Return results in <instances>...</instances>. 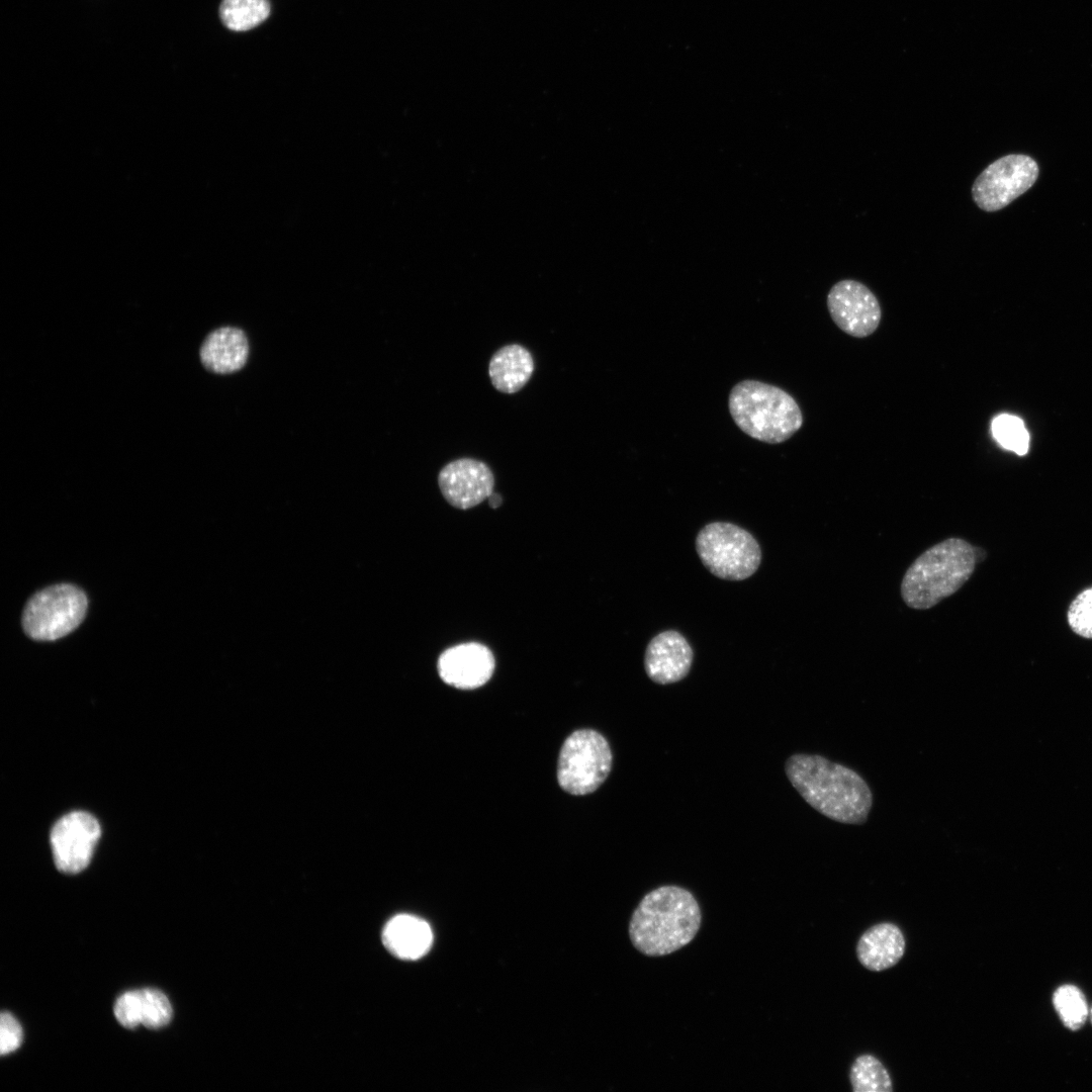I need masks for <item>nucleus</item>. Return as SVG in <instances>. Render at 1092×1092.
I'll use <instances>...</instances> for the list:
<instances>
[{
	"mask_svg": "<svg viewBox=\"0 0 1092 1092\" xmlns=\"http://www.w3.org/2000/svg\"><path fill=\"white\" fill-rule=\"evenodd\" d=\"M172 1006L168 998L156 989L128 991L120 995L114 1005L117 1021L126 1028L144 1025L160 1028L172 1018Z\"/></svg>",
	"mask_w": 1092,
	"mask_h": 1092,
	"instance_id": "14",
	"label": "nucleus"
},
{
	"mask_svg": "<svg viewBox=\"0 0 1092 1092\" xmlns=\"http://www.w3.org/2000/svg\"><path fill=\"white\" fill-rule=\"evenodd\" d=\"M702 912L692 892L678 886L656 888L634 910L629 936L647 957H662L689 944L698 933Z\"/></svg>",
	"mask_w": 1092,
	"mask_h": 1092,
	"instance_id": "2",
	"label": "nucleus"
},
{
	"mask_svg": "<svg viewBox=\"0 0 1092 1092\" xmlns=\"http://www.w3.org/2000/svg\"><path fill=\"white\" fill-rule=\"evenodd\" d=\"M438 484L452 507L467 510L493 492L494 476L484 462L465 457L447 463L438 474Z\"/></svg>",
	"mask_w": 1092,
	"mask_h": 1092,
	"instance_id": "11",
	"label": "nucleus"
},
{
	"mask_svg": "<svg viewBox=\"0 0 1092 1092\" xmlns=\"http://www.w3.org/2000/svg\"><path fill=\"white\" fill-rule=\"evenodd\" d=\"M785 771L800 796L823 816L853 825L868 820L873 793L852 768L822 755L796 753L787 759Z\"/></svg>",
	"mask_w": 1092,
	"mask_h": 1092,
	"instance_id": "1",
	"label": "nucleus"
},
{
	"mask_svg": "<svg viewBox=\"0 0 1092 1092\" xmlns=\"http://www.w3.org/2000/svg\"><path fill=\"white\" fill-rule=\"evenodd\" d=\"M101 834L98 821L89 813L71 812L63 816L51 831V845L57 869L76 874L90 862Z\"/></svg>",
	"mask_w": 1092,
	"mask_h": 1092,
	"instance_id": "9",
	"label": "nucleus"
},
{
	"mask_svg": "<svg viewBox=\"0 0 1092 1092\" xmlns=\"http://www.w3.org/2000/svg\"><path fill=\"white\" fill-rule=\"evenodd\" d=\"M268 0H222L219 16L224 26L234 31L252 29L268 18Z\"/></svg>",
	"mask_w": 1092,
	"mask_h": 1092,
	"instance_id": "19",
	"label": "nucleus"
},
{
	"mask_svg": "<svg viewBox=\"0 0 1092 1092\" xmlns=\"http://www.w3.org/2000/svg\"><path fill=\"white\" fill-rule=\"evenodd\" d=\"M729 412L749 437L768 444L790 439L803 425L797 401L788 392L757 380H743L731 389Z\"/></svg>",
	"mask_w": 1092,
	"mask_h": 1092,
	"instance_id": "4",
	"label": "nucleus"
},
{
	"mask_svg": "<svg viewBox=\"0 0 1092 1092\" xmlns=\"http://www.w3.org/2000/svg\"><path fill=\"white\" fill-rule=\"evenodd\" d=\"M977 562V548L962 538L933 545L906 570L900 587L904 603L914 610L934 607L965 584Z\"/></svg>",
	"mask_w": 1092,
	"mask_h": 1092,
	"instance_id": "3",
	"label": "nucleus"
},
{
	"mask_svg": "<svg viewBox=\"0 0 1092 1092\" xmlns=\"http://www.w3.org/2000/svg\"><path fill=\"white\" fill-rule=\"evenodd\" d=\"M694 659L693 649L686 637L675 630H666L654 636L644 654L647 676L659 685H668L685 678Z\"/></svg>",
	"mask_w": 1092,
	"mask_h": 1092,
	"instance_id": "13",
	"label": "nucleus"
},
{
	"mask_svg": "<svg viewBox=\"0 0 1092 1092\" xmlns=\"http://www.w3.org/2000/svg\"><path fill=\"white\" fill-rule=\"evenodd\" d=\"M613 755L606 738L596 730L580 729L564 741L558 758L557 780L571 795L595 792L608 778Z\"/></svg>",
	"mask_w": 1092,
	"mask_h": 1092,
	"instance_id": "6",
	"label": "nucleus"
},
{
	"mask_svg": "<svg viewBox=\"0 0 1092 1092\" xmlns=\"http://www.w3.org/2000/svg\"><path fill=\"white\" fill-rule=\"evenodd\" d=\"M494 666L492 652L477 642L450 647L438 659V672L442 680L461 690H472L486 684Z\"/></svg>",
	"mask_w": 1092,
	"mask_h": 1092,
	"instance_id": "12",
	"label": "nucleus"
},
{
	"mask_svg": "<svg viewBox=\"0 0 1092 1092\" xmlns=\"http://www.w3.org/2000/svg\"><path fill=\"white\" fill-rule=\"evenodd\" d=\"M87 607V597L78 586L70 583L51 585L37 592L26 603L22 627L34 640H57L80 625Z\"/></svg>",
	"mask_w": 1092,
	"mask_h": 1092,
	"instance_id": "7",
	"label": "nucleus"
},
{
	"mask_svg": "<svg viewBox=\"0 0 1092 1092\" xmlns=\"http://www.w3.org/2000/svg\"><path fill=\"white\" fill-rule=\"evenodd\" d=\"M827 307L831 318L844 333L864 338L879 327L882 311L875 294L855 280L835 283L827 295Z\"/></svg>",
	"mask_w": 1092,
	"mask_h": 1092,
	"instance_id": "10",
	"label": "nucleus"
},
{
	"mask_svg": "<svg viewBox=\"0 0 1092 1092\" xmlns=\"http://www.w3.org/2000/svg\"><path fill=\"white\" fill-rule=\"evenodd\" d=\"M906 941L901 928L881 922L868 928L856 944L859 963L868 970L881 972L897 965L903 958Z\"/></svg>",
	"mask_w": 1092,
	"mask_h": 1092,
	"instance_id": "15",
	"label": "nucleus"
},
{
	"mask_svg": "<svg viewBox=\"0 0 1092 1092\" xmlns=\"http://www.w3.org/2000/svg\"><path fill=\"white\" fill-rule=\"evenodd\" d=\"M1054 1006L1064 1025L1077 1030L1085 1023L1089 1011L1081 990L1073 985L1059 987L1054 993Z\"/></svg>",
	"mask_w": 1092,
	"mask_h": 1092,
	"instance_id": "21",
	"label": "nucleus"
},
{
	"mask_svg": "<svg viewBox=\"0 0 1092 1092\" xmlns=\"http://www.w3.org/2000/svg\"><path fill=\"white\" fill-rule=\"evenodd\" d=\"M199 356L203 366L211 372H236L242 369L248 360V338L241 329L221 327L206 336Z\"/></svg>",
	"mask_w": 1092,
	"mask_h": 1092,
	"instance_id": "16",
	"label": "nucleus"
},
{
	"mask_svg": "<svg viewBox=\"0 0 1092 1092\" xmlns=\"http://www.w3.org/2000/svg\"><path fill=\"white\" fill-rule=\"evenodd\" d=\"M995 440L1005 449L1024 455L1028 451L1029 434L1021 419L1002 414L992 422Z\"/></svg>",
	"mask_w": 1092,
	"mask_h": 1092,
	"instance_id": "22",
	"label": "nucleus"
},
{
	"mask_svg": "<svg viewBox=\"0 0 1092 1092\" xmlns=\"http://www.w3.org/2000/svg\"><path fill=\"white\" fill-rule=\"evenodd\" d=\"M382 941L393 956L402 960H418L429 951L433 933L425 920L400 914L386 923Z\"/></svg>",
	"mask_w": 1092,
	"mask_h": 1092,
	"instance_id": "17",
	"label": "nucleus"
},
{
	"mask_svg": "<svg viewBox=\"0 0 1092 1092\" xmlns=\"http://www.w3.org/2000/svg\"><path fill=\"white\" fill-rule=\"evenodd\" d=\"M1067 617L1072 631L1083 638L1092 639V586L1077 595L1070 604Z\"/></svg>",
	"mask_w": 1092,
	"mask_h": 1092,
	"instance_id": "23",
	"label": "nucleus"
},
{
	"mask_svg": "<svg viewBox=\"0 0 1092 1092\" xmlns=\"http://www.w3.org/2000/svg\"><path fill=\"white\" fill-rule=\"evenodd\" d=\"M487 498H488V504H489L490 508H492V509H496L502 505L503 498H502V495L498 494V493L492 492Z\"/></svg>",
	"mask_w": 1092,
	"mask_h": 1092,
	"instance_id": "25",
	"label": "nucleus"
},
{
	"mask_svg": "<svg viewBox=\"0 0 1092 1092\" xmlns=\"http://www.w3.org/2000/svg\"><path fill=\"white\" fill-rule=\"evenodd\" d=\"M849 1081L854 1092H892L893 1083L883 1063L870 1054L859 1055L851 1064Z\"/></svg>",
	"mask_w": 1092,
	"mask_h": 1092,
	"instance_id": "20",
	"label": "nucleus"
},
{
	"mask_svg": "<svg viewBox=\"0 0 1092 1092\" xmlns=\"http://www.w3.org/2000/svg\"><path fill=\"white\" fill-rule=\"evenodd\" d=\"M1037 163L1023 154L999 158L985 168L972 186V196L979 208L992 212L1002 209L1027 191L1036 181Z\"/></svg>",
	"mask_w": 1092,
	"mask_h": 1092,
	"instance_id": "8",
	"label": "nucleus"
},
{
	"mask_svg": "<svg viewBox=\"0 0 1092 1092\" xmlns=\"http://www.w3.org/2000/svg\"><path fill=\"white\" fill-rule=\"evenodd\" d=\"M696 550L704 566L725 580H744L761 562L760 546L752 534L727 522L704 526L696 537Z\"/></svg>",
	"mask_w": 1092,
	"mask_h": 1092,
	"instance_id": "5",
	"label": "nucleus"
},
{
	"mask_svg": "<svg viewBox=\"0 0 1092 1092\" xmlns=\"http://www.w3.org/2000/svg\"><path fill=\"white\" fill-rule=\"evenodd\" d=\"M534 369V359L530 351L519 344H510L492 355L488 375L497 391L512 394L528 383Z\"/></svg>",
	"mask_w": 1092,
	"mask_h": 1092,
	"instance_id": "18",
	"label": "nucleus"
},
{
	"mask_svg": "<svg viewBox=\"0 0 1092 1092\" xmlns=\"http://www.w3.org/2000/svg\"><path fill=\"white\" fill-rule=\"evenodd\" d=\"M22 1042V1029L18 1021L8 1012L0 1018V1053L2 1056L17 1050Z\"/></svg>",
	"mask_w": 1092,
	"mask_h": 1092,
	"instance_id": "24",
	"label": "nucleus"
},
{
	"mask_svg": "<svg viewBox=\"0 0 1092 1092\" xmlns=\"http://www.w3.org/2000/svg\"><path fill=\"white\" fill-rule=\"evenodd\" d=\"M1090 1017H1091V1022H1092V1009L1090 1011Z\"/></svg>",
	"mask_w": 1092,
	"mask_h": 1092,
	"instance_id": "26",
	"label": "nucleus"
}]
</instances>
